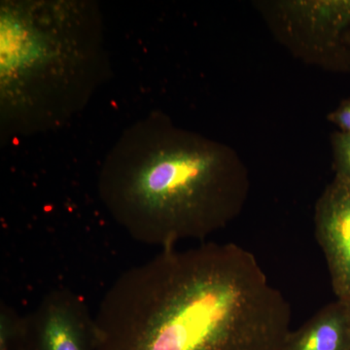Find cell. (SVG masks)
<instances>
[{
    "label": "cell",
    "mask_w": 350,
    "mask_h": 350,
    "mask_svg": "<svg viewBox=\"0 0 350 350\" xmlns=\"http://www.w3.org/2000/svg\"><path fill=\"white\" fill-rule=\"evenodd\" d=\"M291 306L238 244L162 250L115 280L96 350H282Z\"/></svg>",
    "instance_id": "1"
},
{
    "label": "cell",
    "mask_w": 350,
    "mask_h": 350,
    "mask_svg": "<svg viewBox=\"0 0 350 350\" xmlns=\"http://www.w3.org/2000/svg\"><path fill=\"white\" fill-rule=\"evenodd\" d=\"M345 301H347V304H349V308H350V298L349 299V300H347Z\"/></svg>",
    "instance_id": "11"
},
{
    "label": "cell",
    "mask_w": 350,
    "mask_h": 350,
    "mask_svg": "<svg viewBox=\"0 0 350 350\" xmlns=\"http://www.w3.org/2000/svg\"><path fill=\"white\" fill-rule=\"evenodd\" d=\"M282 350H350V308L347 301L328 304L287 336Z\"/></svg>",
    "instance_id": "7"
},
{
    "label": "cell",
    "mask_w": 350,
    "mask_h": 350,
    "mask_svg": "<svg viewBox=\"0 0 350 350\" xmlns=\"http://www.w3.org/2000/svg\"><path fill=\"white\" fill-rule=\"evenodd\" d=\"M255 6L294 57L325 70L350 71V0H275Z\"/></svg>",
    "instance_id": "4"
},
{
    "label": "cell",
    "mask_w": 350,
    "mask_h": 350,
    "mask_svg": "<svg viewBox=\"0 0 350 350\" xmlns=\"http://www.w3.org/2000/svg\"><path fill=\"white\" fill-rule=\"evenodd\" d=\"M27 317V350H96V319L80 295L53 290Z\"/></svg>",
    "instance_id": "5"
},
{
    "label": "cell",
    "mask_w": 350,
    "mask_h": 350,
    "mask_svg": "<svg viewBox=\"0 0 350 350\" xmlns=\"http://www.w3.org/2000/svg\"><path fill=\"white\" fill-rule=\"evenodd\" d=\"M250 188L237 150L161 112L121 133L98 181L115 222L138 243L162 250L224 229L243 211Z\"/></svg>",
    "instance_id": "2"
},
{
    "label": "cell",
    "mask_w": 350,
    "mask_h": 350,
    "mask_svg": "<svg viewBox=\"0 0 350 350\" xmlns=\"http://www.w3.org/2000/svg\"><path fill=\"white\" fill-rule=\"evenodd\" d=\"M111 75L93 0L0 2V130L4 139L56 131Z\"/></svg>",
    "instance_id": "3"
},
{
    "label": "cell",
    "mask_w": 350,
    "mask_h": 350,
    "mask_svg": "<svg viewBox=\"0 0 350 350\" xmlns=\"http://www.w3.org/2000/svg\"><path fill=\"white\" fill-rule=\"evenodd\" d=\"M328 120L340 129V131L350 133V100L342 101L337 109L328 115Z\"/></svg>",
    "instance_id": "10"
},
{
    "label": "cell",
    "mask_w": 350,
    "mask_h": 350,
    "mask_svg": "<svg viewBox=\"0 0 350 350\" xmlns=\"http://www.w3.org/2000/svg\"><path fill=\"white\" fill-rule=\"evenodd\" d=\"M0 350H27V317L3 301L0 304Z\"/></svg>",
    "instance_id": "8"
},
{
    "label": "cell",
    "mask_w": 350,
    "mask_h": 350,
    "mask_svg": "<svg viewBox=\"0 0 350 350\" xmlns=\"http://www.w3.org/2000/svg\"><path fill=\"white\" fill-rule=\"evenodd\" d=\"M315 237L325 256L334 294L350 298V182L334 178L314 211Z\"/></svg>",
    "instance_id": "6"
},
{
    "label": "cell",
    "mask_w": 350,
    "mask_h": 350,
    "mask_svg": "<svg viewBox=\"0 0 350 350\" xmlns=\"http://www.w3.org/2000/svg\"><path fill=\"white\" fill-rule=\"evenodd\" d=\"M334 178L350 182V133L337 131L331 137Z\"/></svg>",
    "instance_id": "9"
}]
</instances>
